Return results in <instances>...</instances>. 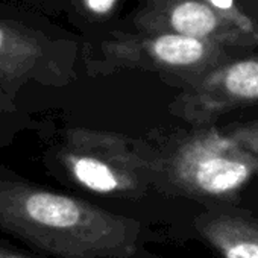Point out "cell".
<instances>
[{"label": "cell", "mask_w": 258, "mask_h": 258, "mask_svg": "<svg viewBox=\"0 0 258 258\" xmlns=\"http://www.w3.org/2000/svg\"><path fill=\"white\" fill-rule=\"evenodd\" d=\"M16 111V105L13 102V99L0 88V118H2L5 114L14 112Z\"/></svg>", "instance_id": "cell-11"}, {"label": "cell", "mask_w": 258, "mask_h": 258, "mask_svg": "<svg viewBox=\"0 0 258 258\" xmlns=\"http://www.w3.org/2000/svg\"><path fill=\"white\" fill-rule=\"evenodd\" d=\"M157 167V191L210 207H232L258 176V157L216 124L146 137Z\"/></svg>", "instance_id": "cell-2"}, {"label": "cell", "mask_w": 258, "mask_h": 258, "mask_svg": "<svg viewBox=\"0 0 258 258\" xmlns=\"http://www.w3.org/2000/svg\"><path fill=\"white\" fill-rule=\"evenodd\" d=\"M134 25L142 32H170L228 49L258 46V22L238 19L210 0H143Z\"/></svg>", "instance_id": "cell-5"}, {"label": "cell", "mask_w": 258, "mask_h": 258, "mask_svg": "<svg viewBox=\"0 0 258 258\" xmlns=\"http://www.w3.org/2000/svg\"><path fill=\"white\" fill-rule=\"evenodd\" d=\"M223 131L243 148L258 157V118L228 124L223 127Z\"/></svg>", "instance_id": "cell-9"}, {"label": "cell", "mask_w": 258, "mask_h": 258, "mask_svg": "<svg viewBox=\"0 0 258 258\" xmlns=\"http://www.w3.org/2000/svg\"><path fill=\"white\" fill-rule=\"evenodd\" d=\"M219 258H258V217L235 207H210L193 220Z\"/></svg>", "instance_id": "cell-8"}, {"label": "cell", "mask_w": 258, "mask_h": 258, "mask_svg": "<svg viewBox=\"0 0 258 258\" xmlns=\"http://www.w3.org/2000/svg\"><path fill=\"white\" fill-rule=\"evenodd\" d=\"M258 105V53L234 58L169 103V112L190 126L214 124L220 117Z\"/></svg>", "instance_id": "cell-6"}, {"label": "cell", "mask_w": 258, "mask_h": 258, "mask_svg": "<svg viewBox=\"0 0 258 258\" xmlns=\"http://www.w3.org/2000/svg\"><path fill=\"white\" fill-rule=\"evenodd\" d=\"M32 79L59 85L67 82V75L49 59L35 35L0 23V88L14 100L17 91Z\"/></svg>", "instance_id": "cell-7"}, {"label": "cell", "mask_w": 258, "mask_h": 258, "mask_svg": "<svg viewBox=\"0 0 258 258\" xmlns=\"http://www.w3.org/2000/svg\"><path fill=\"white\" fill-rule=\"evenodd\" d=\"M117 0H82L84 8L94 16H105L108 14L114 5H115Z\"/></svg>", "instance_id": "cell-10"}, {"label": "cell", "mask_w": 258, "mask_h": 258, "mask_svg": "<svg viewBox=\"0 0 258 258\" xmlns=\"http://www.w3.org/2000/svg\"><path fill=\"white\" fill-rule=\"evenodd\" d=\"M0 229L56 258H164L137 219L25 181H0Z\"/></svg>", "instance_id": "cell-1"}, {"label": "cell", "mask_w": 258, "mask_h": 258, "mask_svg": "<svg viewBox=\"0 0 258 258\" xmlns=\"http://www.w3.org/2000/svg\"><path fill=\"white\" fill-rule=\"evenodd\" d=\"M234 59L231 49L170 32H114L88 61L93 76L120 70L155 73L181 91L196 87L217 67Z\"/></svg>", "instance_id": "cell-4"}, {"label": "cell", "mask_w": 258, "mask_h": 258, "mask_svg": "<svg viewBox=\"0 0 258 258\" xmlns=\"http://www.w3.org/2000/svg\"><path fill=\"white\" fill-rule=\"evenodd\" d=\"M55 158L70 182L99 196L137 199L157 191L155 157L146 137L69 127Z\"/></svg>", "instance_id": "cell-3"}]
</instances>
